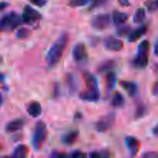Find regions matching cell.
I'll use <instances>...</instances> for the list:
<instances>
[{"label":"cell","mask_w":158,"mask_h":158,"mask_svg":"<svg viewBox=\"0 0 158 158\" xmlns=\"http://www.w3.org/2000/svg\"><path fill=\"white\" fill-rule=\"evenodd\" d=\"M147 112H148V108H147V106H145L143 103H139L135 110L134 118H135L136 120L143 118V117H145V115L147 114Z\"/></svg>","instance_id":"24"},{"label":"cell","mask_w":158,"mask_h":158,"mask_svg":"<svg viewBox=\"0 0 158 158\" xmlns=\"http://www.w3.org/2000/svg\"><path fill=\"white\" fill-rule=\"evenodd\" d=\"M2 103H3L2 96V94H0V109H1V106H2Z\"/></svg>","instance_id":"43"},{"label":"cell","mask_w":158,"mask_h":158,"mask_svg":"<svg viewBox=\"0 0 158 158\" xmlns=\"http://www.w3.org/2000/svg\"><path fill=\"white\" fill-rule=\"evenodd\" d=\"M148 52H149V42L143 40L139 45L136 56L134 57L133 64L137 69H143L148 64Z\"/></svg>","instance_id":"4"},{"label":"cell","mask_w":158,"mask_h":158,"mask_svg":"<svg viewBox=\"0 0 158 158\" xmlns=\"http://www.w3.org/2000/svg\"><path fill=\"white\" fill-rule=\"evenodd\" d=\"M29 35H30V31L27 28L22 27L17 30L16 33H15V37L18 40H25V39L28 38Z\"/></svg>","instance_id":"27"},{"label":"cell","mask_w":158,"mask_h":158,"mask_svg":"<svg viewBox=\"0 0 158 158\" xmlns=\"http://www.w3.org/2000/svg\"><path fill=\"white\" fill-rule=\"evenodd\" d=\"M73 57L76 62H83L87 58V51L83 43H77L73 49Z\"/></svg>","instance_id":"10"},{"label":"cell","mask_w":158,"mask_h":158,"mask_svg":"<svg viewBox=\"0 0 158 158\" xmlns=\"http://www.w3.org/2000/svg\"><path fill=\"white\" fill-rule=\"evenodd\" d=\"M110 15L107 13H101L94 16L91 19V26L93 28L98 30H103L108 28L110 25Z\"/></svg>","instance_id":"7"},{"label":"cell","mask_w":158,"mask_h":158,"mask_svg":"<svg viewBox=\"0 0 158 158\" xmlns=\"http://www.w3.org/2000/svg\"><path fill=\"white\" fill-rule=\"evenodd\" d=\"M80 98L87 102H97L100 98V93L98 87L87 89L80 94Z\"/></svg>","instance_id":"9"},{"label":"cell","mask_w":158,"mask_h":158,"mask_svg":"<svg viewBox=\"0 0 158 158\" xmlns=\"http://www.w3.org/2000/svg\"><path fill=\"white\" fill-rule=\"evenodd\" d=\"M125 98L120 93L115 92L111 100V105L113 107L120 108L124 106Z\"/></svg>","instance_id":"19"},{"label":"cell","mask_w":158,"mask_h":158,"mask_svg":"<svg viewBox=\"0 0 158 158\" xmlns=\"http://www.w3.org/2000/svg\"><path fill=\"white\" fill-rule=\"evenodd\" d=\"M89 158H111V156L108 150H101L93 151L89 154Z\"/></svg>","instance_id":"26"},{"label":"cell","mask_w":158,"mask_h":158,"mask_svg":"<svg viewBox=\"0 0 158 158\" xmlns=\"http://www.w3.org/2000/svg\"><path fill=\"white\" fill-rule=\"evenodd\" d=\"M115 61L113 60H107L104 62H102L97 67V72L100 73L108 72L115 66Z\"/></svg>","instance_id":"21"},{"label":"cell","mask_w":158,"mask_h":158,"mask_svg":"<svg viewBox=\"0 0 158 158\" xmlns=\"http://www.w3.org/2000/svg\"><path fill=\"white\" fill-rule=\"evenodd\" d=\"M9 6V3L7 2H0V10H3Z\"/></svg>","instance_id":"39"},{"label":"cell","mask_w":158,"mask_h":158,"mask_svg":"<svg viewBox=\"0 0 158 158\" xmlns=\"http://www.w3.org/2000/svg\"><path fill=\"white\" fill-rule=\"evenodd\" d=\"M21 18L23 20V23L29 25H34L41 19L42 15L38 11L31 7L30 6L26 5L23 9V15H22Z\"/></svg>","instance_id":"6"},{"label":"cell","mask_w":158,"mask_h":158,"mask_svg":"<svg viewBox=\"0 0 158 158\" xmlns=\"http://www.w3.org/2000/svg\"><path fill=\"white\" fill-rule=\"evenodd\" d=\"M158 94V85L157 83L156 82L154 85H153V88H152V94L155 97H157Z\"/></svg>","instance_id":"36"},{"label":"cell","mask_w":158,"mask_h":158,"mask_svg":"<svg viewBox=\"0 0 158 158\" xmlns=\"http://www.w3.org/2000/svg\"><path fill=\"white\" fill-rule=\"evenodd\" d=\"M154 54L156 56L157 55V42H156L155 45H154Z\"/></svg>","instance_id":"42"},{"label":"cell","mask_w":158,"mask_h":158,"mask_svg":"<svg viewBox=\"0 0 158 158\" xmlns=\"http://www.w3.org/2000/svg\"><path fill=\"white\" fill-rule=\"evenodd\" d=\"M69 42V35L67 32L60 34L53 44L51 46L46 53V60L49 67H55L63 57L64 51Z\"/></svg>","instance_id":"1"},{"label":"cell","mask_w":158,"mask_h":158,"mask_svg":"<svg viewBox=\"0 0 158 158\" xmlns=\"http://www.w3.org/2000/svg\"><path fill=\"white\" fill-rule=\"evenodd\" d=\"M118 2L122 6H129L130 2L129 0H118Z\"/></svg>","instance_id":"37"},{"label":"cell","mask_w":158,"mask_h":158,"mask_svg":"<svg viewBox=\"0 0 158 158\" xmlns=\"http://www.w3.org/2000/svg\"><path fill=\"white\" fill-rule=\"evenodd\" d=\"M48 131L46 123L42 120H40L36 123L35 126L32 137V145L34 149L40 151L43 146L47 138Z\"/></svg>","instance_id":"3"},{"label":"cell","mask_w":158,"mask_h":158,"mask_svg":"<svg viewBox=\"0 0 158 158\" xmlns=\"http://www.w3.org/2000/svg\"><path fill=\"white\" fill-rule=\"evenodd\" d=\"M27 113L32 117H38L42 114L41 104L38 101H32L28 105Z\"/></svg>","instance_id":"16"},{"label":"cell","mask_w":158,"mask_h":158,"mask_svg":"<svg viewBox=\"0 0 158 158\" xmlns=\"http://www.w3.org/2000/svg\"><path fill=\"white\" fill-rule=\"evenodd\" d=\"M29 155V148L26 145H18L12 152V158H27Z\"/></svg>","instance_id":"17"},{"label":"cell","mask_w":158,"mask_h":158,"mask_svg":"<svg viewBox=\"0 0 158 158\" xmlns=\"http://www.w3.org/2000/svg\"><path fill=\"white\" fill-rule=\"evenodd\" d=\"M153 133H154V135L157 136V134H158V127H157V126L154 127V129H153Z\"/></svg>","instance_id":"41"},{"label":"cell","mask_w":158,"mask_h":158,"mask_svg":"<svg viewBox=\"0 0 158 158\" xmlns=\"http://www.w3.org/2000/svg\"><path fill=\"white\" fill-rule=\"evenodd\" d=\"M23 20L15 12H10L0 19V32H11L22 24Z\"/></svg>","instance_id":"2"},{"label":"cell","mask_w":158,"mask_h":158,"mask_svg":"<svg viewBox=\"0 0 158 158\" xmlns=\"http://www.w3.org/2000/svg\"><path fill=\"white\" fill-rule=\"evenodd\" d=\"M103 45L107 50L118 52L123 48V43L122 40L114 36H107L103 40Z\"/></svg>","instance_id":"8"},{"label":"cell","mask_w":158,"mask_h":158,"mask_svg":"<svg viewBox=\"0 0 158 158\" xmlns=\"http://www.w3.org/2000/svg\"><path fill=\"white\" fill-rule=\"evenodd\" d=\"M108 2V0H93L91 6L89 7L90 9H95L100 8L106 5Z\"/></svg>","instance_id":"30"},{"label":"cell","mask_w":158,"mask_h":158,"mask_svg":"<svg viewBox=\"0 0 158 158\" xmlns=\"http://www.w3.org/2000/svg\"><path fill=\"white\" fill-rule=\"evenodd\" d=\"M106 89L107 92H111L114 89L117 83V77L114 73H108L106 76Z\"/></svg>","instance_id":"22"},{"label":"cell","mask_w":158,"mask_h":158,"mask_svg":"<svg viewBox=\"0 0 158 158\" xmlns=\"http://www.w3.org/2000/svg\"><path fill=\"white\" fill-rule=\"evenodd\" d=\"M0 158H12V157H10V156L6 155V156H3V157H1Z\"/></svg>","instance_id":"44"},{"label":"cell","mask_w":158,"mask_h":158,"mask_svg":"<svg viewBox=\"0 0 158 158\" xmlns=\"http://www.w3.org/2000/svg\"><path fill=\"white\" fill-rule=\"evenodd\" d=\"M29 2L38 7H44L47 3L46 0H29Z\"/></svg>","instance_id":"34"},{"label":"cell","mask_w":158,"mask_h":158,"mask_svg":"<svg viewBox=\"0 0 158 158\" xmlns=\"http://www.w3.org/2000/svg\"><path fill=\"white\" fill-rule=\"evenodd\" d=\"M112 19L114 24L121 25L123 23H126L127 20L128 19V15L125 13V12H121L117 10H115L113 12Z\"/></svg>","instance_id":"20"},{"label":"cell","mask_w":158,"mask_h":158,"mask_svg":"<svg viewBox=\"0 0 158 158\" xmlns=\"http://www.w3.org/2000/svg\"><path fill=\"white\" fill-rule=\"evenodd\" d=\"M66 83L67 84V87L69 89V92L70 94H74L77 90L78 83H77V77L73 73H67L66 75Z\"/></svg>","instance_id":"15"},{"label":"cell","mask_w":158,"mask_h":158,"mask_svg":"<svg viewBox=\"0 0 158 158\" xmlns=\"http://www.w3.org/2000/svg\"><path fill=\"white\" fill-rule=\"evenodd\" d=\"M126 146L129 151L130 154L132 157H135L138 154L140 150V142L136 137L132 136H128L125 139Z\"/></svg>","instance_id":"11"},{"label":"cell","mask_w":158,"mask_h":158,"mask_svg":"<svg viewBox=\"0 0 158 158\" xmlns=\"http://www.w3.org/2000/svg\"><path fill=\"white\" fill-rule=\"evenodd\" d=\"M1 62H2V58H1V57H0V63H1Z\"/></svg>","instance_id":"45"},{"label":"cell","mask_w":158,"mask_h":158,"mask_svg":"<svg viewBox=\"0 0 158 158\" xmlns=\"http://www.w3.org/2000/svg\"><path fill=\"white\" fill-rule=\"evenodd\" d=\"M0 150H1V145H0Z\"/></svg>","instance_id":"46"},{"label":"cell","mask_w":158,"mask_h":158,"mask_svg":"<svg viewBox=\"0 0 158 158\" xmlns=\"http://www.w3.org/2000/svg\"><path fill=\"white\" fill-rule=\"evenodd\" d=\"M157 153L155 151H149L146 152L141 156V158H157Z\"/></svg>","instance_id":"35"},{"label":"cell","mask_w":158,"mask_h":158,"mask_svg":"<svg viewBox=\"0 0 158 158\" xmlns=\"http://www.w3.org/2000/svg\"><path fill=\"white\" fill-rule=\"evenodd\" d=\"M85 83L87 89H93V88L98 87L97 86V80L96 77L90 73H84Z\"/></svg>","instance_id":"23"},{"label":"cell","mask_w":158,"mask_h":158,"mask_svg":"<svg viewBox=\"0 0 158 158\" xmlns=\"http://www.w3.org/2000/svg\"><path fill=\"white\" fill-rule=\"evenodd\" d=\"M120 86L128 94L130 97H135L138 92V86L136 83L132 81H127V80H122L120 82Z\"/></svg>","instance_id":"13"},{"label":"cell","mask_w":158,"mask_h":158,"mask_svg":"<svg viewBox=\"0 0 158 158\" xmlns=\"http://www.w3.org/2000/svg\"><path fill=\"white\" fill-rule=\"evenodd\" d=\"M145 17H146L145 9L143 8H139L134 13L133 21L134 23H141L145 19Z\"/></svg>","instance_id":"25"},{"label":"cell","mask_w":158,"mask_h":158,"mask_svg":"<svg viewBox=\"0 0 158 158\" xmlns=\"http://www.w3.org/2000/svg\"><path fill=\"white\" fill-rule=\"evenodd\" d=\"M145 6L150 12H155L158 9V0H146Z\"/></svg>","instance_id":"28"},{"label":"cell","mask_w":158,"mask_h":158,"mask_svg":"<svg viewBox=\"0 0 158 158\" xmlns=\"http://www.w3.org/2000/svg\"><path fill=\"white\" fill-rule=\"evenodd\" d=\"M130 31H131V26H122V27H120L117 31V33L119 35H125L129 34Z\"/></svg>","instance_id":"33"},{"label":"cell","mask_w":158,"mask_h":158,"mask_svg":"<svg viewBox=\"0 0 158 158\" xmlns=\"http://www.w3.org/2000/svg\"><path fill=\"white\" fill-rule=\"evenodd\" d=\"M70 158H87V155L83 151H80V150H77V151H73L71 154Z\"/></svg>","instance_id":"32"},{"label":"cell","mask_w":158,"mask_h":158,"mask_svg":"<svg viewBox=\"0 0 158 158\" xmlns=\"http://www.w3.org/2000/svg\"><path fill=\"white\" fill-rule=\"evenodd\" d=\"M79 137L78 131H71L62 137V141L66 145H72L77 141Z\"/></svg>","instance_id":"18"},{"label":"cell","mask_w":158,"mask_h":158,"mask_svg":"<svg viewBox=\"0 0 158 158\" xmlns=\"http://www.w3.org/2000/svg\"><path fill=\"white\" fill-rule=\"evenodd\" d=\"M91 0H69L68 2V6L72 8L82 7L89 4Z\"/></svg>","instance_id":"29"},{"label":"cell","mask_w":158,"mask_h":158,"mask_svg":"<svg viewBox=\"0 0 158 158\" xmlns=\"http://www.w3.org/2000/svg\"><path fill=\"white\" fill-rule=\"evenodd\" d=\"M60 88H59L58 85H55V87H54V96L55 97H57L59 96V94H60Z\"/></svg>","instance_id":"38"},{"label":"cell","mask_w":158,"mask_h":158,"mask_svg":"<svg viewBox=\"0 0 158 158\" xmlns=\"http://www.w3.org/2000/svg\"><path fill=\"white\" fill-rule=\"evenodd\" d=\"M49 158H70V157H69V155L66 154V153L60 152V151L54 150V151H52V153H51Z\"/></svg>","instance_id":"31"},{"label":"cell","mask_w":158,"mask_h":158,"mask_svg":"<svg viewBox=\"0 0 158 158\" xmlns=\"http://www.w3.org/2000/svg\"><path fill=\"white\" fill-rule=\"evenodd\" d=\"M148 31V27L145 25L143 26H140V27L137 28L135 30H134L133 32H131V33L128 35L127 40L130 43H133V42H136L137 40H138L142 35H144L145 33Z\"/></svg>","instance_id":"14"},{"label":"cell","mask_w":158,"mask_h":158,"mask_svg":"<svg viewBox=\"0 0 158 158\" xmlns=\"http://www.w3.org/2000/svg\"><path fill=\"white\" fill-rule=\"evenodd\" d=\"M25 122L23 119L18 118L9 121L5 127V131L6 133L12 134L20 131L24 127Z\"/></svg>","instance_id":"12"},{"label":"cell","mask_w":158,"mask_h":158,"mask_svg":"<svg viewBox=\"0 0 158 158\" xmlns=\"http://www.w3.org/2000/svg\"><path fill=\"white\" fill-rule=\"evenodd\" d=\"M116 120V115L114 113H109L106 115L100 117L95 124V128L98 132L106 133L113 126Z\"/></svg>","instance_id":"5"},{"label":"cell","mask_w":158,"mask_h":158,"mask_svg":"<svg viewBox=\"0 0 158 158\" xmlns=\"http://www.w3.org/2000/svg\"><path fill=\"white\" fill-rule=\"evenodd\" d=\"M5 78H6V77H5L4 74H3L2 73H0V83H4Z\"/></svg>","instance_id":"40"}]
</instances>
